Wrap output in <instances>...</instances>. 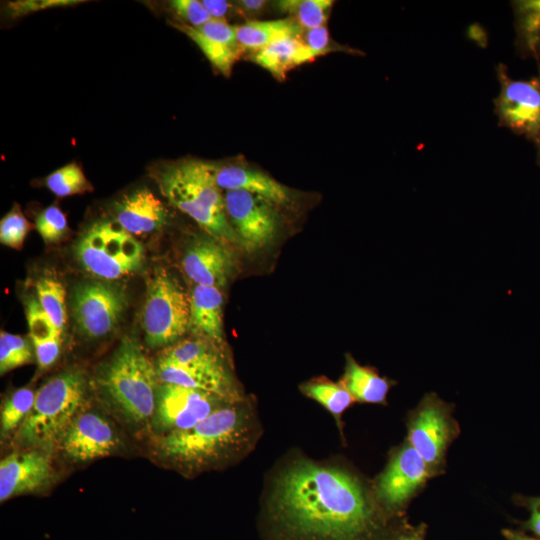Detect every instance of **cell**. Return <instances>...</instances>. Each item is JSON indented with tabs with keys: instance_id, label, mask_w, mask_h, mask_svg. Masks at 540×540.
<instances>
[{
	"instance_id": "1",
	"label": "cell",
	"mask_w": 540,
	"mask_h": 540,
	"mask_svg": "<svg viewBox=\"0 0 540 540\" xmlns=\"http://www.w3.org/2000/svg\"><path fill=\"white\" fill-rule=\"evenodd\" d=\"M273 501L291 528L326 540H355L371 522L370 506L353 476L310 462L296 463L279 476Z\"/></svg>"
},
{
	"instance_id": "2",
	"label": "cell",
	"mask_w": 540,
	"mask_h": 540,
	"mask_svg": "<svg viewBox=\"0 0 540 540\" xmlns=\"http://www.w3.org/2000/svg\"><path fill=\"white\" fill-rule=\"evenodd\" d=\"M253 415L242 402L228 404L195 426L148 438L152 460L185 476L220 468L243 455L254 440Z\"/></svg>"
},
{
	"instance_id": "3",
	"label": "cell",
	"mask_w": 540,
	"mask_h": 540,
	"mask_svg": "<svg viewBox=\"0 0 540 540\" xmlns=\"http://www.w3.org/2000/svg\"><path fill=\"white\" fill-rule=\"evenodd\" d=\"M95 382L100 405L130 434L148 435L159 380L137 340L123 338Z\"/></svg>"
},
{
	"instance_id": "4",
	"label": "cell",
	"mask_w": 540,
	"mask_h": 540,
	"mask_svg": "<svg viewBox=\"0 0 540 540\" xmlns=\"http://www.w3.org/2000/svg\"><path fill=\"white\" fill-rule=\"evenodd\" d=\"M152 176L171 205L188 215L208 235L227 244H240L217 186L212 163L197 159L156 164Z\"/></svg>"
},
{
	"instance_id": "5",
	"label": "cell",
	"mask_w": 540,
	"mask_h": 540,
	"mask_svg": "<svg viewBox=\"0 0 540 540\" xmlns=\"http://www.w3.org/2000/svg\"><path fill=\"white\" fill-rule=\"evenodd\" d=\"M89 402V385L81 370L67 369L51 376L36 390L33 408L11 446L53 452L68 425Z\"/></svg>"
},
{
	"instance_id": "6",
	"label": "cell",
	"mask_w": 540,
	"mask_h": 540,
	"mask_svg": "<svg viewBox=\"0 0 540 540\" xmlns=\"http://www.w3.org/2000/svg\"><path fill=\"white\" fill-rule=\"evenodd\" d=\"M81 267L106 281L133 274L144 263L142 244L115 219L91 224L74 246Z\"/></svg>"
},
{
	"instance_id": "7",
	"label": "cell",
	"mask_w": 540,
	"mask_h": 540,
	"mask_svg": "<svg viewBox=\"0 0 540 540\" xmlns=\"http://www.w3.org/2000/svg\"><path fill=\"white\" fill-rule=\"evenodd\" d=\"M127 449L126 430L101 405L89 402L58 439L53 454L67 465L83 466Z\"/></svg>"
},
{
	"instance_id": "8",
	"label": "cell",
	"mask_w": 540,
	"mask_h": 540,
	"mask_svg": "<svg viewBox=\"0 0 540 540\" xmlns=\"http://www.w3.org/2000/svg\"><path fill=\"white\" fill-rule=\"evenodd\" d=\"M191 301L180 282L165 269L149 281L142 314L145 341L151 348L169 347L190 328Z\"/></svg>"
},
{
	"instance_id": "9",
	"label": "cell",
	"mask_w": 540,
	"mask_h": 540,
	"mask_svg": "<svg viewBox=\"0 0 540 540\" xmlns=\"http://www.w3.org/2000/svg\"><path fill=\"white\" fill-rule=\"evenodd\" d=\"M495 71L500 85L493 100L498 126L531 142L540 166V67L538 74L528 79L512 78L504 63L497 64Z\"/></svg>"
},
{
	"instance_id": "10",
	"label": "cell",
	"mask_w": 540,
	"mask_h": 540,
	"mask_svg": "<svg viewBox=\"0 0 540 540\" xmlns=\"http://www.w3.org/2000/svg\"><path fill=\"white\" fill-rule=\"evenodd\" d=\"M232 403L237 402L205 391L159 382L147 437L187 430Z\"/></svg>"
},
{
	"instance_id": "11",
	"label": "cell",
	"mask_w": 540,
	"mask_h": 540,
	"mask_svg": "<svg viewBox=\"0 0 540 540\" xmlns=\"http://www.w3.org/2000/svg\"><path fill=\"white\" fill-rule=\"evenodd\" d=\"M125 292L107 281L79 284L73 292L72 313L80 333L91 339L110 334L126 309Z\"/></svg>"
},
{
	"instance_id": "12",
	"label": "cell",
	"mask_w": 540,
	"mask_h": 540,
	"mask_svg": "<svg viewBox=\"0 0 540 540\" xmlns=\"http://www.w3.org/2000/svg\"><path fill=\"white\" fill-rule=\"evenodd\" d=\"M224 199L228 220L245 250H261L276 238L280 228L276 206L241 190L226 191Z\"/></svg>"
},
{
	"instance_id": "13",
	"label": "cell",
	"mask_w": 540,
	"mask_h": 540,
	"mask_svg": "<svg viewBox=\"0 0 540 540\" xmlns=\"http://www.w3.org/2000/svg\"><path fill=\"white\" fill-rule=\"evenodd\" d=\"M54 460L48 450L13 449L0 461V501L49 489L57 478Z\"/></svg>"
},
{
	"instance_id": "14",
	"label": "cell",
	"mask_w": 540,
	"mask_h": 540,
	"mask_svg": "<svg viewBox=\"0 0 540 540\" xmlns=\"http://www.w3.org/2000/svg\"><path fill=\"white\" fill-rule=\"evenodd\" d=\"M182 268L196 285L224 287L235 270L228 244L211 236H197L187 246Z\"/></svg>"
},
{
	"instance_id": "15",
	"label": "cell",
	"mask_w": 540,
	"mask_h": 540,
	"mask_svg": "<svg viewBox=\"0 0 540 540\" xmlns=\"http://www.w3.org/2000/svg\"><path fill=\"white\" fill-rule=\"evenodd\" d=\"M446 407L433 394L425 397L409 424V444L430 467L437 466L445 453L450 423Z\"/></svg>"
},
{
	"instance_id": "16",
	"label": "cell",
	"mask_w": 540,
	"mask_h": 540,
	"mask_svg": "<svg viewBox=\"0 0 540 540\" xmlns=\"http://www.w3.org/2000/svg\"><path fill=\"white\" fill-rule=\"evenodd\" d=\"M159 382L205 391L230 402H243V395L229 366L184 367L157 360Z\"/></svg>"
},
{
	"instance_id": "17",
	"label": "cell",
	"mask_w": 540,
	"mask_h": 540,
	"mask_svg": "<svg viewBox=\"0 0 540 540\" xmlns=\"http://www.w3.org/2000/svg\"><path fill=\"white\" fill-rule=\"evenodd\" d=\"M429 466L408 443L391 459L377 484L379 498L388 505L405 502L428 477Z\"/></svg>"
},
{
	"instance_id": "18",
	"label": "cell",
	"mask_w": 540,
	"mask_h": 540,
	"mask_svg": "<svg viewBox=\"0 0 540 540\" xmlns=\"http://www.w3.org/2000/svg\"><path fill=\"white\" fill-rule=\"evenodd\" d=\"M171 26L187 35L225 77L231 75L235 62L244 52L237 42L235 26L227 21L212 19L197 28L181 22H172Z\"/></svg>"
},
{
	"instance_id": "19",
	"label": "cell",
	"mask_w": 540,
	"mask_h": 540,
	"mask_svg": "<svg viewBox=\"0 0 540 540\" xmlns=\"http://www.w3.org/2000/svg\"><path fill=\"white\" fill-rule=\"evenodd\" d=\"M214 179L221 190H241L260 197L274 206H287L293 200L291 190L270 175L241 163H212Z\"/></svg>"
},
{
	"instance_id": "20",
	"label": "cell",
	"mask_w": 540,
	"mask_h": 540,
	"mask_svg": "<svg viewBox=\"0 0 540 540\" xmlns=\"http://www.w3.org/2000/svg\"><path fill=\"white\" fill-rule=\"evenodd\" d=\"M115 220L130 234L145 235L160 230L167 222L164 204L148 188H139L116 202Z\"/></svg>"
},
{
	"instance_id": "21",
	"label": "cell",
	"mask_w": 540,
	"mask_h": 540,
	"mask_svg": "<svg viewBox=\"0 0 540 540\" xmlns=\"http://www.w3.org/2000/svg\"><path fill=\"white\" fill-rule=\"evenodd\" d=\"M189 330L219 346L223 343V294L218 287L195 285L191 294Z\"/></svg>"
},
{
	"instance_id": "22",
	"label": "cell",
	"mask_w": 540,
	"mask_h": 540,
	"mask_svg": "<svg viewBox=\"0 0 540 540\" xmlns=\"http://www.w3.org/2000/svg\"><path fill=\"white\" fill-rule=\"evenodd\" d=\"M236 38L243 51L257 52L282 40L300 37L304 30L292 18L247 20L235 26Z\"/></svg>"
},
{
	"instance_id": "23",
	"label": "cell",
	"mask_w": 540,
	"mask_h": 540,
	"mask_svg": "<svg viewBox=\"0 0 540 540\" xmlns=\"http://www.w3.org/2000/svg\"><path fill=\"white\" fill-rule=\"evenodd\" d=\"M315 58V54L306 46L301 35L254 52L251 60L267 70L274 78L282 81L290 70Z\"/></svg>"
},
{
	"instance_id": "24",
	"label": "cell",
	"mask_w": 540,
	"mask_h": 540,
	"mask_svg": "<svg viewBox=\"0 0 540 540\" xmlns=\"http://www.w3.org/2000/svg\"><path fill=\"white\" fill-rule=\"evenodd\" d=\"M515 47L522 59H533L540 67V0L511 1Z\"/></svg>"
},
{
	"instance_id": "25",
	"label": "cell",
	"mask_w": 540,
	"mask_h": 540,
	"mask_svg": "<svg viewBox=\"0 0 540 540\" xmlns=\"http://www.w3.org/2000/svg\"><path fill=\"white\" fill-rule=\"evenodd\" d=\"M158 360L184 367L227 366L221 346L203 338L186 339L164 349Z\"/></svg>"
},
{
	"instance_id": "26",
	"label": "cell",
	"mask_w": 540,
	"mask_h": 540,
	"mask_svg": "<svg viewBox=\"0 0 540 540\" xmlns=\"http://www.w3.org/2000/svg\"><path fill=\"white\" fill-rule=\"evenodd\" d=\"M341 383L354 400L365 403H383L391 386L389 380L373 368L360 365L349 354Z\"/></svg>"
},
{
	"instance_id": "27",
	"label": "cell",
	"mask_w": 540,
	"mask_h": 540,
	"mask_svg": "<svg viewBox=\"0 0 540 540\" xmlns=\"http://www.w3.org/2000/svg\"><path fill=\"white\" fill-rule=\"evenodd\" d=\"M36 390L25 386L13 390L1 403L0 438L1 443L11 442L31 412Z\"/></svg>"
},
{
	"instance_id": "28",
	"label": "cell",
	"mask_w": 540,
	"mask_h": 540,
	"mask_svg": "<svg viewBox=\"0 0 540 540\" xmlns=\"http://www.w3.org/2000/svg\"><path fill=\"white\" fill-rule=\"evenodd\" d=\"M332 0H282L276 2L277 9L290 15L305 31L326 25L331 9Z\"/></svg>"
},
{
	"instance_id": "29",
	"label": "cell",
	"mask_w": 540,
	"mask_h": 540,
	"mask_svg": "<svg viewBox=\"0 0 540 540\" xmlns=\"http://www.w3.org/2000/svg\"><path fill=\"white\" fill-rule=\"evenodd\" d=\"M302 392L326 408L339 421L342 413L353 403L354 398L340 383L328 379H317L301 386Z\"/></svg>"
},
{
	"instance_id": "30",
	"label": "cell",
	"mask_w": 540,
	"mask_h": 540,
	"mask_svg": "<svg viewBox=\"0 0 540 540\" xmlns=\"http://www.w3.org/2000/svg\"><path fill=\"white\" fill-rule=\"evenodd\" d=\"M37 300L54 327L63 333L67 323L65 289L54 277L43 276L35 284Z\"/></svg>"
},
{
	"instance_id": "31",
	"label": "cell",
	"mask_w": 540,
	"mask_h": 540,
	"mask_svg": "<svg viewBox=\"0 0 540 540\" xmlns=\"http://www.w3.org/2000/svg\"><path fill=\"white\" fill-rule=\"evenodd\" d=\"M45 186L58 197L83 194L93 190L82 168L75 162L53 171L45 178Z\"/></svg>"
},
{
	"instance_id": "32",
	"label": "cell",
	"mask_w": 540,
	"mask_h": 540,
	"mask_svg": "<svg viewBox=\"0 0 540 540\" xmlns=\"http://www.w3.org/2000/svg\"><path fill=\"white\" fill-rule=\"evenodd\" d=\"M33 345L19 335L5 331L0 333V374L31 363L33 361Z\"/></svg>"
},
{
	"instance_id": "33",
	"label": "cell",
	"mask_w": 540,
	"mask_h": 540,
	"mask_svg": "<svg viewBox=\"0 0 540 540\" xmlns=\"http://www.w3.org/2000/svg\"><path fill=\"white\" fill-rule=\"evenodd\" d=\"M35 226L46 243L61 241L69 230L66 215L57 205L42 210L35 219Z\"/></svg>"
},
{
	"instance_id": "34",
	"label": "cell",
	"mask_w": 540,
	"mask_h": 540,
	"mask_svg": "<svg viewBox=\"0 0 540 540\" xmlns=\"http://www.w3.org/2000/svg\"><path fill=\"white\" fill-rule=\"evenodd\" d=\"M31 225L15 205L0 221V242L14 249H21Z\"/></svg>"
},
{
	"instance_id": "35",
	"label": "cell",
	"mask_w": 540,
	"mask_h": 540,
	"mask_svg": "<svg viewBox=\"0 0 540 540\" xmlns=\"http://www.w3.org/2000/svg\"><path fill=\"white\" fill-rule=\"evenodd\" d=\"M26 317L31 342H43L62 335L35 298L30 297L26 302Z\"/></svg>"
},
{
	"instance_id": "36",
	"label": "cell",
	"mask_w": 540,
	"mask_h": 540,
	"mask_svg": "<svg viewBox=\"0 0 540 540\" xmlns=\"http://www.w3.org/2000/svg\"><path fill=\"white\" fill-rule=\"evenodd\" d=\"M168 6L181 23L191 27H200L212 20L202 1L173 0Z\"/></svg>"
},
{
	"instance_id": "37",
	"label": "cell",
	"mask_w": 540,
	"mask_h": 540,
	"mask_svg": "<svg viewBox=\"0 0 540 540\" xmlns=\"http://www.w3.org/2000/svg\"><path fill=\"white\" fill-rule=\"evenodd\" d=\"M34 348L38 371L43 372L53 366L58 360L62 348V335L43 342H31Z\"/></svg>"
},
{
	"instance_id": "38",
	"label": "cell",
	"mask_w": 540,
	"mask_h": 540,
	"mask_svg": "<svg viewBox=\"0 0 540 540\" xmlns=\"http://www.w3.org/2000/svg\"><path fill=\"white\" fill-rule=\"evenodd\" d=\"M81 1L70 0H32L17 1L8 4V12L11 17H20L28 13L36 12L45 8L73 5Z\"/></svg>"
},
{
	"instance_id": "39",
	"label": "cell",
	"mask_w": 540,
	"mask_h": 540,
	"mask_svg": "<svg viewBox=\"0 0 540 540\" xmlns=\"http://www.w3.org/2000/svg\"><path fill=\"white\" fill-rule=\"evenodd\" d=\"M302 39L316 57L330 51V35L327 26L305 30Z\"/></svg>"
},
{
	"instance_id": "40",
	"label": "cell",
	"mask_w": 540,
	"mask_h": 540,
	"mask_svg": "<svg viewBox=\"0 0 540 540\" xmlns=\"http://www.w3.org/2000/svg\"><path fill=\"white\" fill-rule=\"evenodd\" d=\"M203 5L207 9L212 19L227 21V17L237 12L236 4H232L225 0H202Z\"/></svg>"
},
{
	"instance_id": "41",
	"label": "cell",
	"mask_w": 540,
	"mask_h": 540,
	"mask_svg": "<svg viewBox=\"0 0 540 540\" xmlns=\"http://www.w3.org/2000/svg\"><path fill=\"white\" fill-rule=\"evenodd\" d=\"M268 2L265 0H241L236 2L238 13L248 17H255L264 12Z\"/></svg>"
},
{
	"instance_id": "42",
	"label": "cell",
	"mask_w": 540,
	"mask_h": 540,
	"mask_svg": "<svg viewBox=\"0 0 540 540\" xmlns=\"http://www.w3.org/2000/svg\"><path fill=\"white\" fill-rule=\"evenodd\" d=\"M530 528L540 536V498L536 499L531 506Z\"/></svg>"
},
{
	"instance_id": "43",
	"label": "cell",
	"mask_w": 540,
	"mask_h": 540,
	"mask_svg": "<svg viewBox=\"0 0 540 540\" xmlns=\"http://www.w3.org/2000/svg\"><path fill=\"white\" fill-rule=\"evenodd\" d=\"M510 540H536V539L525 537L518 534H510Z\"/></svg>"
},
{
	"instance_id": "44",
	"label": "cell",
	"mask_w": 540,
	"mask_h": 540,
	"mask_svg": "<svg viewBox=\"0 0 540 540\" xmlns=\"http://www.w3.org/2000/svg\"><path fill=\"white\" fill-rule=\"evenodd\" d=\"M397 540H418V538L415 536H405Z\"/></svg>"
}]
</instances>
